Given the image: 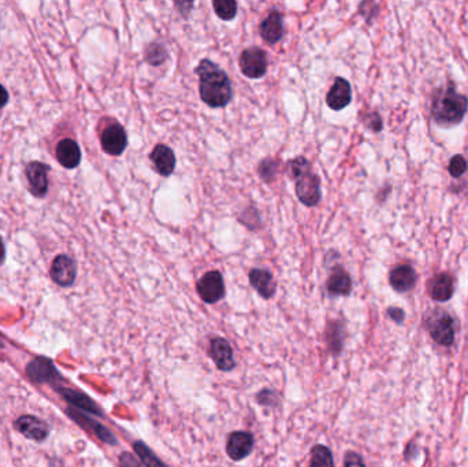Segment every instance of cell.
Wrapping results in <instances>:
<instances>
[{
  "label": "cell",
  "mask_w": 468,
  "mask_h": 467,
  "mask_svg": "<svg viewBox=\"0 0 468 467\" xmlns=\"http://www.w3.org/2000/svg\"><path fill=\"white\" fill-rule=\"evenodd\" d=\"M200 98L209 107H225L232 101L233 89L228 75L214 62L204 59L196 68Z\"/></svg>",
  "instance_id": "obj_1"
},
{
  "label": "cell",
  "mask_w": 468,
  "mask_h": 467,
  "mask_svg": "<svg viewBox=\"0 0 468 467\" xmlns=\"http://www.w3.org/2000/svg\"><path fill=\"white\" fill-rule=\"evenodd\" d=\"M467 108V98L457 94L455 88L446 87L436 95L431 104V114L437 124L452 127L462 122Z\"/></svg>",
  "instance_id": "obj_2"
},
{
  "label": "cell",
  "mask_w": 468,
  "mask_h": 467,
  "mask_svg": "<svg viewBox=\"0 0 468 467\" xmlns=\"http://www.w3.org/2000/svg\"><path fill=\"white\" fill-rule=\"evenodd\" d=\"M289 169L290 177L296 184V195L299 200L308 207L316 206L322 198L320 181L312 172L311 163L304 156H299L290 160Z\"/></svg>",
  "instance_id": "obj_3"
},
{
  "label": "cell",
  "mask_w": 468,
  "mask_h": 467,
  "mask_svg": "<svg viewBox=\"0 0 468 467\" xmlns=\"http://www.w3.org/2000/svg\"><path fill=\"white\" fill-rule=\"evenodd\" d=\"M26 374L30 381L36 384H50L59 387L63 383L62 374L58 371L50 358L37 357L26 364Z\"/></svg>",
  "instance_id": "obj_4"
},
{
  "label": "cell",
  "mask_w": 468,
  "mask_h": 467,
  "mask_svg": "<svg viewBox=\"0 0 468 467\" xmlns=\"http://www.w3.org/2000/svg\"><path fill=\"white\" fill-rule=\"evenodd\" d=\"M51 167L47 163L32 160L26 165V179L29 182V191L30 193L37 198L43 199L48 193L50 181H48V172Z\"/></svg>",
  "instance_id": "obj_5"
},
{
  "label": "cell",
  "mask_w": 468,
  "mask_h": 467,
  "mask_svg": "<svg viewBox=\"0 0 468 467\" xmlns=\"http://www.w3.org/2000/svg\"><path fill=\"white\" fill-rule=\"evenodd\" d=\"M197 293L202 298V300L207 305L218 303L225 298L226 289L225 283L222 279V274L218 270L208 271L199 281H197Z\"/></svg>",
  "instance_id": "obj_6"
},
{
  "label": "cell",
  "mask_w": 468,
  "mask_h": 467,
  "mask_svg": "<svg viewBox=\"0 0 468 467\" xmlns=\"http://www.w3.org/2000/svg\"><path fill=\"white\" fill-rule=\"evenodd\" d=\"M51 280L56 286L70 288L76 283L77 264L73 258L66 254H59L52 260L50 267Z\"/></svg>",
  "instance_id": "obj_7"
},
{
  "label": "cell",
  "mask_w": 468,
  "mask_h": 467,
  "mask_svg": "<svg viewBox=\"0 0 468 467\" xmlns=\"http://www.w3.org/2000/svg\"><path fill=\"white\" fill-rule=\"evenodd\" d=\"M240 69L245 77H263L267 70L266 52L259 47H251L242 51L240 56Z\"/></svg>",
  "instance_id": "obj_8"
},
{
  "label": "cell",
  "mask_w": 468,
  "mask_h": 467,
  "mask_svg": "<svg viewBox=\"0 0 468 467\" xmlns=\"http://www.w3.org/2000/svg\"><path fill=\"white\" fill-rule=\"evenodd\" d=\"M66 414L70 416L77 423L78 426H81L82 429L91 432L92 435H95L100 442L110 444V445H117V442H118L117 437L111 433L110 429H107L102 423L93 421L92 418H89L86 414H84L82 411H79V410L72 407V406L67 407Z\"/></svg>",
  "instance_id": "obj_9"
},
{
  "label": "cell",
  "mask_w": 468,
  "mask_h": 467,
  "mask_svg": "<svg viewBox=\"0 0 468 467\" xmlns=\"http://www.w3.org/2000/svg\"><path fill=\"white\" fill-rule=\"evenodd\" d=\"M100 144L104 153L111 156H119L128 146V136L122 125L111 124L100 134Z\"/></svg>",
  "instance_id": "obj_10"
},
{
  "label": "cell",
  "mask_w": 468,
  "mask_h": 467,
  "mask_svg": "<svg viewBox=\"0 0 468 467\" xmlns=\"http://www.w3.org/2000/svg\"><path fill=\"white\" fill-rule=\"evenodd\" d=\"M15 430L24 435L26 439L43 442L50 436V426L40 418L34 416H22L14 422Z\"/></svg>",
  "instance_id": "obj_11"
},
{
  "label": "cell",
  "mask_w": 468,
  "mask_h": 467,
  "mask_svg": "<svg viewBox=\"0 0 468 467\" xmlns=\"http://www.w3.org/2000/svg\"><path fill=\"white\" fill-rule=\"evenodd\" d=\"M255 448V437L249 432L237 430L230 433L228 444H226V454L234 461L240 462L249 456Z\"/></svg>",
  "instance_id": "obj_12"
},
{
  "label": "cell",
  "mask_w": 468,
  "mask_h": 467,
  "mask_svg": "<svg viewBox=\"0 0 468 467\" xmlns=\"http://www.w3.org/2000/svg\"><path fill=\"white\" fill-rule=\"evenodd\" d=\"M209 357L221 371H232L235 367L233 348L223 338H214L209 341Z\"/></svg>",
  "instance_id": "obj_13"
},
{
  "label": "cell",
  "mask_w": 468,
  "mask_h": 467,
  "mask_svg": "<svg viewBox=\"0 0 468 467\" xmlns=\"http://www.w3.org/2000/svg\"><path fill=\"white\" fill-rule=\"evenodd\" d=\"M55 390L67 402L70 403L74 409H77L79 411H86L89 414L93 416H103L102 409L85 393L79 392L77 390H72V388H65L62 385L55 387Z\"/></svg>",
  "instance_id": "obj_14"
},
{
  "label": "cell",
  "mask_w": 468,
  "mask_h": 467,
  "mask_svg": "<svg viewBox=\"0 0 468 467\" xmlns=\"http://www.w3.org/2000/svg\"><path fill=\"white\" fill-rule=\"evenodd\" d=\"M55 158L65 169H76L81 162V150L73 139H63L56 144Z\"/></svg>",
  "instance_id": "obj_15"
},
{
  "label": "cell",
  "mask_w": 468,
  "mask_h": 467,
  "mask_svg": "<svg viewBox=\"0 0 468 467\" xmlns=\"http://www.w3.org/2000/svg\"><path fill=\"white\" fill-rule=\"evenodd\" d=\"M430 333L431 338L438 344L450 345L455 340V328L452 318L443 312H438L430 324Z\"/></svg>",
  "instance_id": "obj_16"
},
{
  "label": "cell",
  "mask_w": 468,
  "mask_h": 467,
  "mask_svg": "<svg viewBox=\"0 0 468 467\" xmlns=\"http://www.w3.org/2000/svg\"><path fill=\"white\" fill-rule=\"evenodd\" d=\"M351 101H352V89L349 82L345 78H336L333 87L330 88L326 96L327 105L334 111H339L351 103Z\"/></svg>",
  "instance_id": "obj_17"
},
{
  "label": "cell",
  "mask_w": 468,
  "mask_h": 467,
  "mask_svg": "<svg viewBox=\"0 0 468 467\" xmlns=\"http://www.w3.org/2000/svg\"><path fill=\"white\" fill-rule=\"evenodd\" d=\"M284 24L282 15L278 11H271L260 25V36L267 44H275L282 39Z\"/></svg>",
  "instance_id": "obj_18"
},
{
  "label": "cell",
  "mask_w": 468,
  "mask_h": 467,
  "mask_svg": "<svg viewBox=\"0 0 468 467\" xmlns=\"http://www.w3.org/2000/svg\"><path fill=\"white\" fill-rule=\"evenodd\" d=\"M151 160L155 166L156 172L163 177L171 176L176 169V155L167 146L157 144L151 154Z\"/></svg>",
  "instance_id": "obj_19"
},
{
  "label": "cell",
  "mask_w": 468,
  "mask_h": 467,
  "mask_svg": "<svg viewBox=\"0 0 468 467\" xmlns=\"http://www.w3.org/2000/svg\"><path fill=\"white\" fill-rule=\"evenodd\" d=\"M389 281L398 292L411 290L416 284L415 270L410 264H398L390 271Z\"/></svg>",
  "instance_id": "obj_20"
},
{
  "label": "cell",
  "mask_w": 468,
  "mask_h": 467,
  "mask_svg": "<svg viewBox=\"0 0 468 467\" xmlns=\"http://www.w3.org/2000/svg\"><path fill=\"white\" fill-rule=\"evenodd\" d=\"M249 281L263 299H271L275 295L277 284L268 270L252 269L249 273Z\"/></svg>",
  "instance_id": "obj_21"
},
{
  "label": "cell",
  "mask_w": 468,
  "mask_h": 467,
  "mask_svg": "<svg viewBox=\"0 0 468 467\" xmlns=\"http://www.w3.org/2000/svg\"><path fill=\"white\" fill-rule=\"evenodd\" d=\"M455 290L453 277L449 273H440L434 276L429 284L430 296L437 302H446L452 298Z\"/></svg>",
  "instance_id": "obj_22"
},
{
  "label": "cell",
  "mask_w": 468,
  "mask_h": 467,
  "mask_svg": "<svg viewBox=\"0 0 468 467\" xmlns=\"http://www.w3.org/2000/svg\"><path fill=\"white\" fill-rule=\"evenodd\" d=\"M326 286H327V292L332 296H348L352 290V280L344 269L337 267L330 274Z\"/></svg>",
  "instance_id": "obj_23"
},
{
  "label": "cell",
  "mask_w": 468,
  "mask_h": 467,
  "mask_svg": "<svg viewBox=\"0 0 468 467\" xmlns=\"http://www.w3.org/2000/svg\"><path fill=\"white\" fill-rule=\"evenodd\" d=\"M133 449L144 467H169L164 462H162V459L157 458V455L147 444L143 442H134Z\"/></svg>",
  "instance_id": "obj_24"
},
{
  "label": "cell",
  "mask_w": 468,
  "mask_h": 467,
  "mask_svg": "<svg viewBox=\"0 0 468 467\" xmlns=\"http://www.w3.org/2000/svg\"><path fill=\"white\" fill-rule=\"evenodd\" d=\"M310 467H334V459L330 448L322 444L313 445L311 449Z\"/></svg>",
  "instance_id": "obj_25"
},
{
  "label": "cell",
  "mask_w": 468,
  "mask_h": 467,
  "mask_svg": "<svg viewBox=\"0 0 468 467\" xmlns=\"http://www.w3.org/2000/svg\"><path fill=\"white\" fill-rule=\"evenodd\" d=\"M326 341H327V345L330 348V351L333 354L338 355L342 350V344H344V328L342 325L334 321L332 322L329 326H327V331H326Z\"/></svg>",
  "instance_id": "obj_26"
},
{
  "label": "cell",
  "mask_w": 468,
  "mask_h": 467,
  "mask_svg": "<svg viewBox=\"0 0 468 467\" xmlns=\"http://www.w3.org/2000/svg\"><path fill=\"white\" fill-rule=\"evenodd\" d=\"M212 7L215 10V14L223 21L233 20L237 14V3L234 0H215L212 3Z\"/></svg>",
  "instance_id": "obj_27"
},
{
  "label": "cell",
  "mask_w": 468,
  "mask_h": 467,
  "mask_svg": "<svg viewBox=\"0 0 468 467\" xmlns=\"http://www.w3.org/2000/svg\"><path fill=\"white\" fill-rule=\"evenodd\" d=\"M166 58L167 51L160 43H151L145 50V60L152 66H159L166 60Z\"/></svg>",
  "instance_id": "obj_28"
},
{
  "label": "cell",
  "mask_w": 468,
  "mask_h": 467,
  "mask_svg": "<svg viewBox=\"0 0 468 467\" xmlns=\"http://www.w3.org/2000/svg\"><path fill=\"white\" fill-rule=\"evenodd\" d=\"M256 402L259 403L260 406H263V407L274 409V407L278 406L280 397H278V393L275 390L264 388V390H260L259 393L256 395Z\"/></svg>",
  "instance_id": "obj_29"
},
{
  "label": "cell",
  "mask_w": 468,
  "mask_h": 467,
  "mask_svg": "<svg viewBox=\"0 0 468 467\" xmlns=\"http://www.w3.org/2000/svg\"><path fill=\"white\" fill-rule=\"evenodd\" d=\"M467 172V160L462 155L453 156L449 162V173L452 177H462Z\"/></svg>",
  "instance_id": "obj_30"
},
{
  "label": "cell",
  "mask_w": 468,
  "mask_h": 467,
  "mask_svg": "<svg viewBox=\"0 0 468 467\" xmlns=\"http://www.w3.org/2000/svg\"><path fill=\"white\" fill-rule=\"evenodd\" d=\"M275 170H277V163L273 162V160H270V159L261 162V165L259 166L260 176L266 181H271L274 179Z\"/></svg>",
  "instance_id": "obj_31"
},
{
  "label": "cell",
  "mask_w": 468,
  "mask_h": 467,
  "mask_svg": "<svg viewBox=\"0 0 468 467\" xmlns=\"http://www.w3.org/2000/svg\"><path fill=\"white\" fill-rule=\"evenodd\" d=\"M119 467H144L141 466L140 459H137L133 454L124 452L119 456Z\"/></svg>",
  "instance_id": "obj_32"
},
{
  "label": "cell",
  "mask_w": 468,
  "mask_h": 467,
  "mask_svg": "<svg viewBox=\"0 0 468 467\" xmlns=\"http://www.w3.org/2000/svg\"><path fill=\"white\" fill-rule=\"evenodd\" d=\"M344 467H365V465L356 452H348L344 459Z\"/></svg>",
  "instance_id": "obj_33"
},
{
  "label": "cell",
  "mask_w": 468,
  "mask_h": 467,
  "mask_svg": "<svg viewBox=\"0 0 468 467\" xmlns=\"http://www.w3.org/2000/svg\"><path fill=\"white\" fill-rule=\"evenodd\" d=\"M10 102V95L7 92V89L0 84V107L7 105Z\"/></svg>",
  "instance_id": "obj_34"
},
{
  "label": "cell",
  "mask_w": 468,
  "mask_h": 467,
  "mask_svg": "<svg viewBox=\"0 0 468 467\" xmlns=\"http://www.w3.org/2000/svg\"><path fill=\"white\" fill-rule=\"evenodd\" d=\"M389 315L397 322H401L404 318V312H401L400 309H389Z\"/></svg>",
  "instance_id": "obj_35"
},
{
  "label": "cell",
  "mask_w": 468,
  "mask_h": 467,
  "mask_svg": "<svg viewBox=\"0 0 468 467\" xmlns=\"http://www.w3.org/2000/svg\"><path fill=\"white\" fill-rule=\"evenodd\" d=\"M6 260V245L3 241V237L0 236V264Z\"/></svg>",
  "instance_id": "obj_36"
},
{
  "label": "cell",
  "mask_w": 468,
  "mask_h": 467,
  "mask_svg": "<svg viewBox=\"0 0 468 467\" xmlns=\"http://www.w3.org/2000/svg\"><path fill=\"white\" fill-rule=\"evenodd\" d=\"M0 348H4V341H3V338H1V333H0Z\"/></svg>",
  "instance_id": "obj_37"
}]
</instances>
